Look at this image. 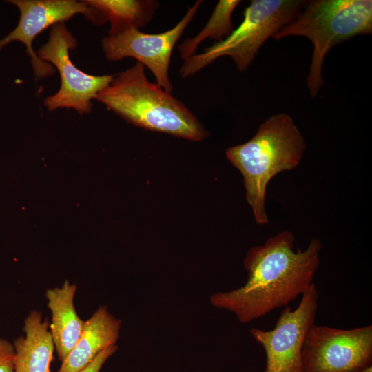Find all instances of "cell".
<instances>
[{
	"label": "cell",
	"mask_w": 372,
	"mask_h": 372,
	"mask_svg": "<svg viewBox=\"0 0 372 372\" xmlns=\"http://www.w3.org/2000/svg\"><path fill=\"white\" fill-rule=\"evenodd\" d=\"M294 243L293 233L285 230L263 245L251 247L243 262L247 271L245 284L214 293L211 304L231 312L242 323L289 306L313 283L322 247L317 238H312L303 251H295Z\"/></svg>",
	"instance_id": "6da1fadb"
},
{
	"label": "cell",
	"mask_w": 372,
	"mask_h": 372,
	"mask_svg": "<svg viewBox=\"0 0 372 372\" xmlns=\"http://www.w3.org/2000/svg\"><path fill=\"white\" fill-rule=\"evenodd\" d=\"M305 149L303 136L285 113L266 119L247 142L226 149L227 158L242 175L246 199L257 224L269 223L265 207L269 182L280 172L295 169Z\"/></svg>",
	"instance_id": "7a4b0ae2"
},
{
	"label": "cell",
	"mask_w": 372,
	"mask_h": 372,
	"mask_svg": "<svg viewBox=\"0 0 372 372\" xmlns=\"http://www.w3.org/2000/svg\"><path fill=\"white\" fill-rule=\"evenodd\" d=\"M96 99L129 123L194 141L207 132L185 104L146 77L145 67L136 62L114 75Z\"/></svg>",
	"instance_id": "3957f363"
},
{
	"label": "cell",
	"mask_w": 372,
	"mask_h": 372,
	"mask_svg": "<svg viewBox=\"0 0 372 372\" xmlns=\"http://www.w3.org/2000/svg\"><path fill=\"white\" fill-rule=\"evenodd\" d=\"M372 32V1L313 0L307 2L302 12L272 37L279 40L302 36L313 44L307 85L311 96L324 84L322 69L329 51L356 35Z\"/></svg>",
	"instance_id": "277c9868"
},
{
	"label": "cell",
	"mask_w": 372,
	"mask_h": 372,
	"mask_svg": "<svg viewBox=\"0 0 372 372\" xmlns=\"http://www.w3.org/2000/svg\"><path fill=\"white\" fill-rule=\"evenodd\" d=\"M306 3L300 0H252L239 26L221 41L185 60L180 76H193L223 56H230L239 71L247 70L263 43L293 21Z\"/></svg>",
	"instance_id": "5b68a950"
},
{
	"label": "cell",
	"mask_w": 372,
	"mask_h": 372,
	"mask_svg": "<svg viewBox=\"0 0 372 372\" xmlns=\"http://www.w3.org/2000/svg\"><path fill=\"white\" fill-rule=\"evenodd\" d=\"M304 372H360L372 366V325L342 329L313 324L303 342Z\"/></svg>",
	"instance_id": "8992f818"
},
{
	"label": "cell",
	"mask_w": 372,
	"mask_h": 372,
	"mask_svg": "<svg viewBox=\"0 0 372 372\" xmlns=\"http://www.w3.org/2000/svg\"><path fill=\"white\" fill-rule=\"evenodd\" d=\"M77 46V41L64 23L52 26L48 41L37 52L38 57L55 66L61 76L59 91L44 100V105L52 111L65 107L80 114L91 112L92 100L106 87L114 75L94 76L77 68L71 61L69 50Z\"/></svg>",
	"instance_id": "52a82bcc"
},
{
	"label": "cell",
	"mask_w": 372,
	"mask_h": 372,
	"mask_svg": "<svg viewBox=\"0 0 372 372\" xmlns=\"http://www.w3.org/2000/svg\"><path fill=\"white\" fill-rule=\"evenodd\" d=\"M318 301V290L312 283L295 309L289 306L283 309L273 329L249 330L265 351V372H304L302 346L308 330L315 324Z\"/></svg>",
	"instance_id": "ba28073f"
},
{
	"label": "cell",
	"mask_w": 372,
	"mask_h": 372,
	"mask_svg": "<svg viewBox=\"0 0 372 372\" xmlns=\"http://www.w3.org/2000/svg\"><path fill=\"white\" fill-rule=\"evenodd\" d=\"M202 3L201 0L196 1L177 24L165 32L149 34L130 28L116 34L105 37L101 46L105 57L110 61L127 57L136 59L151 71L156 84L172 94L173 86L169 69L172 51Z\"/></svg>",
	"instance_id": "9c48e42d"
},
{
	"label": "cell",
	"mask_w": 372,
	"mask_h": 372,
	"mask_svg": "<svg viewBox=\"0 0 372 372\" xmlns=\"http://www.w3.org/2000/svg\"><path fill=\"white\" fill-rule=\"evenodd\" d=\"M20 12L17 27L0 39V50L12 41H18L26 47L31 58L34 75L45 78L54 73L48 62L41 60L32 49L34 39L49 26L64 23L76 14H83L90 19L94 10L82 1L74 0H10Z\"/></svg>",
	"instance_id": "30bf717a"
},
{
	"label": "cell",
	"mask_w": 372,
	"mask_h": 372,
	"mask_svg": "<svg viewBox=\"0 0 372 372\" xmlns=\"http://www.w3.org/2000/svg\"><path fill=\"white\" fill-rule=\"evenodd\" d=\"M121 322L106 306L99 307L84 321L81 334L74 348L61 362L58 372H79L104 349L116 345Z\"/></svg>",
	"instance_id": "8fae6325"
},
{
	"label": "cell",
	"mask_w": 372,
	"mask_h": 372,
	"mask_svg": "<svg viewBox=\"0 0 372 372\" xmlns=\"http://www.w3.org/2000/svg\"><path fill=\"white\" fill-rule=\"evenodd\" d=\"M77 286L65 280L60 287L45 291L48 307L52 313L50 331L59 360L62 362L77 342L84 321L78 316L74 299Z\"/></svg>",
	"instance_id": "7c38bea8"
},
{
	"label": "cell",
	"mask_w": 372,
	"mask_h": 372,
	"mask_svg": "<svg viewBox=\"0 0 372 372\" xmlns=\"http://www.w3.org/2000/svg\"><path fill=\"white\" fill-rule=\"evenodd\" d=\"M48 320H43L41 312L33 310L24 321V336L14 342V372H50L55 349L49 330Z\"/></svg>",
	"instance_id": "4fadbf2b"
},
{
	"label": "cell",
	"mask_w": 372,
	"mask_h": 372,
	"mask_svg": "<svg viewBox=\"0 0 372 372\" xmlns=\"http://www.w3.org/2000/svg\"><path fill=\"white\" fill-rule=\"evenodd\" d=\"M94 9L91 19L100 25L109 21L108 35L116 34L130 28L139 29L152 19L159 3L155 0H85Z\"/></svg>",
	"instance_id": "5bb4252c"
},
{
	"label": "cell",
	"mask_w": 372,
	"mask_h": 372,
	"mask_svg": "<svg viewBox=\"0 0 372 372\" xmlns=\"http://www.w3.org/2000/svg\"><path fill=\"white\" fill-rule=\"evenodd\" d=\"M240 3V0L219 1L204 28L195 37L187 38L178 45L181 59L185 61L194 55L198 46L205 39L220 42L228 37L233 31L232 13Z\"/></svg>",
	"instance_id": "9a60e30c"
},
{
	"label": "cell",
	"mask_w": 372,
	"mask_h": 372,
	"mask_svg": "<svg viewBox=\"0 0 372 372\" xmlns=\"http://www.w3.org/2000/svg\"><path fill=\"white\" fill-rule=\"evenodd\" d=\"M14 355L13 344L0 338V372H14Z\"/></svg>",
	"instance_id": "2e32d148"
},
{
	"label": "cell",
	"mask_w": 372,
	"mask_h": 372,
	"mask_svg": "<svg viewBox=\"0 0 372 372\" xmlns=\"http://www.w3.org/2000/svg\"><path fill=\"white\" fill-rule=\"evenodd\" d=\"M118 347L114 345L101 351L86 367L79 372H100L106 361L116 351Z\"/></svg>",
	"instance_id": "e0dca14e"
}]
</instances>
